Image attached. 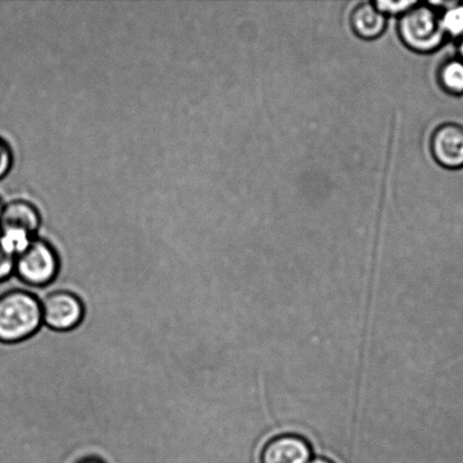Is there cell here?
I'll return each mask as SVG.
<instances>
[{
	"instance_id": "13",
	"label": "cell",
	"mask_w": 463,
	"mask_h": 463,
	"mask_svg": "<svg viewBox=\"0 0 463 463\" xmlns=\"http://www.w3.org/2000/svg\"><path fill=\"white\" fill-rule=\"evenodd\" d=\"M13 156L11 148L0 138V179H3L11 170Z\"/></svg>"
},
{
	"instance_id": "2",
	"label": "cell",
	"mask_w": 463,
	"mask_h": 463,
	"mask_svg": "<svg viewBox=\"0 0 463 463\" xmlns=\"http://www.w3.org/2000/svg\"><path fill=\"white\" fill-rule=\"evenodd\" d=\"M398 31L402 43L420 53L435 52L441 47L447 35L438 12L424 4H416L402 14Z\"/></svg>"
},
{
	"instance_id": "17",
	"label": "cell",
	"mask_w": 463,
	"mask_h": 463,
	"mask_svg": "<svg viewBox=\"0 0 463 463\" xmlns=\"http://www.w3.org/2000/svg\"><path fill=\"white\" fill-rule=\"evenodd\" d=\"M3 208L4 206H2V203H0V217H2Z\"/></svg>"
},
{
	"instance_id": "14",
	"label": "cell",
	"mask_w": 463,
	"mask_h": 463,
	"mask_svg": "<svg viewBox=\"0 0 463 463\" xmlns=\"http://www.w3.org/2000/svg\"><path fill=\"white\" fill-rule=\"evenodd\" d=\"M77 463H104V461L98 459V458H84Z\"/></svg>"
},
{
	"instance_id": "15",
	"label": "cell",
	"mask_w": 463,
	"mask_h": 463,
	"mask_svg": "<svg viewBox=\"0 0 463 463\" xmlns=\"http://www.w3.org/2000/svg\"><path fill=\"white\" fill-rule=\"evenodd\" d=\"M459 53H460V59H461V61H463V36L461 38L460 44H459Z\"/></svg>"
},
{
	"instance_id": "8",
	"label": "cell",
	"mask_w": 463,
	"mask_h": 463,
	"mask_svg": "<svg viewBox=\"0 0 463 463\" xmlns=\"http://www.w3.org/2000/svg\"><path fill=\"white\" fill-rule=\"evenodd\" d=\"M351 25L360 38L373 40L383 33L387 18L374 5L364 3L358 5L352 12Z\"/></svg>"
},
{
	"instance_id": "1",
	"label": "cell",
	"mask_w": 463,
	"mask_h": 463,
	"mask_svg": "<svg viewBox=\"0 0 463 463\" xmlns=\"http://www.w3.org/2000/svg\"><path fill=\"white\" fill-rule=\"evenodd\" d=\"M43 326V307L35 294L13 289L0 297V343L25 342L34 337Z\"/></svg>"
},
{
	"instance_id": "6",
	"label": "cell",
	"mask_w": 463,
	"mask_h": 463,
	"mask_svg": "<svg viewBox=\"0 0 463 463\" xmlns=\"http://www.w3.org/2000/svg\"><path fill=\"white\" fill-rule=\"evenodd\" d=\"M311 449L294 435L271 439L261 453V463H310Z\"/></svg>"
},
{
	"instance_id": "9",
	"label": "cell",
	"mask_w": 463,
	"mask_h": 463,
	"mask_svg": "<svg viewBox=\"0 0 463 463\" xmlns=\"http://www.w3.org/2000/svg\"><path fill=\"white\" fill-rule=\"evenodd\" d=\"M438 80L446 92L453 95L463 94V61L460 58H452L444 61L439 68Z\"/></svg>"
},
{
	"instance_id": "3",
	"label": "cell",
	"mask_w": 463,
	"mask_h": 463,
	"mask_svg": "<svg viewBox=\"0 0 463 463\" xmlns=\"http://www.w3.org/2000/svg\"><path fill=\"white\" fill-rule=\"evenodd\" d=\"M61 261L58 254L43 240L33 239L29 248L15 258V274L31 288H47L56 280Z\"/></svg>"
},
{
	"instance_id": "10",
	"label": "cell",
	"mask_w": 463,
	"mask_h": 463,
	"mask_svg": "<svg viewBox=\"0 0 463 463\" xmlns=\"http://www.w3.org/2000/svg\"><path fill=\"white\" fill-rule=\"evenodd\" d=\"M447 11L441 18L444 32L452 36H463V5L456 3L453 6L446 8Z\"/></svg>"
},
{
	"instance_id": "11",
	"label": "cell",
	"mask_w": 463,
	"mask_h": 463,
	"mask_svg": "<svg viewBox=\"0 0 463 463\" xmlns=\"http://www.w3.org/2000/svg\"><path fill=\"white\" fill-rule=\"evenodd\" d=\"M416 2H410V0H401V2H390V0H379L375 3V7L378 11L384 14H405L414 7Z\"/></svg>"
},
{
	"instance_id": "12",
	"label": "cell",
	"mask_w": 463,
	"mask_h": 463,
	"mask_svg": "<svg viewBox=\"0 0 463 463\" xmlns=\"http://www.w3.org/2000/svg\"><path fill=\"white\" fill-rule=\"evenodd\" d=\"M15 272V258L8 254L0 245V281L9 279Z\"/></svg>"
},
{
	"instance_id": "5",
	"label": "cell",
	"mask_w": 463,
	"mask_h": 463,
	"mask_svg": "<svg viewBox=\"0 0 463 463\" xmlns=\"http://www.w3.org/2000/svg\"><path fill=\"white\" fill-rule=\"evenodd\" d=\"M430 151L439 165L450 170L463 167V126L448 122L434 131Z\"/></svg>"
},
{
	"instance_id": "16",
	"label": "cell",
	"mask_w": 463,
	"mask_h": 463,
	"mask_svg": "<svg viewBox=\"0 0 463 463\" xmlns=\"http://www.w3.org/2000/svg\"><path fill=\"white\" fill-rule=\"evenodd\" d=\"M310 463H333V462H330L329 460H326V459H316V460L310 461Z\"/></svg>"
},
{
	"instance_id": "4",
	"label": "cell",
	"mask_w": 463,
	"mask_h": 463,
	"mask_svg": "<svg viewBox=\"0 0 463 463\" xmlns=\"http://www.w3.org/2000/svg\"><path fill=\"white\" fill-rule=\"evenodd\" d=\"M40 301L45 328L57 333H68L83 324L85 304L83 298L72 290H52Z\"/></svg>"
},
{
	"instance_id": "7",
	"label": "cell",
	"mask_w": 463,
	"mask_h": 463,
	"mask_svg": "<svg viewBox=\"0 0 463 463\" xmlns=\"http://www.w3.org/2000/svg\"><path fill=\"white\" fill-rule=\"evenodd\" d=\"M40 217L35 208L29 203L17 201L4 206L0 217V231L18 230L33 235L39 229Z\"/></svg>"
}]
</instances>
